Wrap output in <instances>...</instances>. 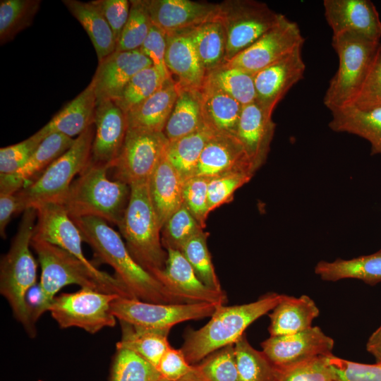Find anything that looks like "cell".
Masks as SVG:
<instances>
[{"label":"cell","mask_w":381,"mask_h":381,"mask_svg":"<svg viewBox=\"0 0 381 381\" xmlns=\"http://www.w3.org/2000/svg\"><path fill=\"white\" fill-rule=\"evenodd\" d=\"M72 220L97 262L113 268L116 278L133 298L153 303H183L133 258L120 234L106 221L95 217Z\"/></svg>","instance_id":"cell-1"},{"label":"cell","mask_w":381,"mask_h":381,"mask_svg":"<svg viewBox=\"0 0 381 381\" xmlns=\"http://www.w3.org/2000/svg\"><path fill=\"white\" fill-rule=\"evenodd\" d=\"M31 246L41 266L39 284L40 301L31 313L35 322L47 310L57 292L68 284H78L97 291L133 298L126 286L115 276L95 271L65 250L47 241L34 238Z\"/></svg>","instance_id":"cell-2"},{"label":"cell","mask_w":381,"mask_h":381,"mask_svg":"<svg viewBox=\"0 0 381 381\" xmlns=\"http://www.w3.org/2000/svg\"><path fill=\"white\" fill-rule=\"evenodd\" d=\"M282 294L269 293L249 303L217 306L210 320L198 329H189L181 348L190 365L213 352L234 345L246 328L277 305Z\"/></svg>","instance_id":"cell-3"},{"label":"cell","mask_w":381,"mask_h":381,"mask_svg":"<svg viewBox=\"0 0 381 381\" xmlns=\"http://www.w3.org/2000/svg\"><path fill=\"white\" fill-rule=\"evenodd\" d=\"M36 220L35 208L23 212L10 248L0 264V293L8 301L15 318L31 337L35 336L36 330L26 294L35 286L37 279V263L30 249Z\"/></svg>","instance_id":"cell-4"},{"label":"cell","mask_w":381,"mask_h":381,"mask_svg":"<svg viewBox=\"0 0 381 381\" xmlns=\"http://www.w3.org/2000/svg\"><path fill=\"white\" fill-rule=\"evenodd\" d=\"M109 168L90 160L71 185L61 204L71 219L95 217L119 226L127 207L131 186L107 176Z\"/></svg>","instance_id":"cell-5"},{"label":"cell","mask_w":381,"mask_h":381,"mask_svg":"<svg viewBox=\"0 0 381 381\" xmlns=\"http://www.w3.org/2000/svg\"><path fill=\"white\" fill-rule=\"evenodd\" d=\"M148 181L130 186L129 201L118 228L133 258L155 276L164 269L167 252L162 243V228L152 203Z\"/></svg>","instance_id":"cell-6"},{"label":"cell","mask_w":381,"mask_h":381,"mask_svg":"<svg viewBox=\"0 0 381 381\" xmlns=\"http://www.w3.org/2000/svg\"><path fill=\"white\" fill-rule=\"evenodd\" d=\"M94 135L95 128L91 126L37 179L16 193L17 214L44 203H63L73 179L90 160Z\"/></svg>","instance_id":"cell-7"},{"label":"cell","mask_w":381,"mask_h":381,"mask_svg":"<svg viewBox=\"0 0 381 381\" xmlns=\"http://www.w3.org/2000/svg\"><path fill=\"white\" fill-rule=\"evenodd\" d=\"M332 45L339 57V67L323 99L331 112L353 104L381 44L344 33L332 35Z\"/></svg>","instance_id":"cell-8"},{"label":"cell","mask_w":381,"mask_h":381,"mask_svg":"<svg viewBox=\"0 0 381 381\" xmlns=\"http://www.w3.org/2000/svg\"><path fill=\"white\" fill-rule=\"evenodd\" d=\"M280 16L265 3L257 1L228 0L220 3L217 20L226 33V62L257 41L278 22Z\"/></svg>","instance_id":"cell-9"},{"label":"cell","mask_w":381,"mask_h":381,"mask_svg":"<svg viewBox=\"0 0 381 381\" xmlns=\"http://www.w3.org/2000/svg\"><path fill=\"white\" fill-rule=\"evenodd\" d=\"M117 294H106L89 288L56 296L48 310L61 328L76 327L90 334L104 327H113L116 318L111 311Z\"/></svg>","instance_id":"cell-10"},{"label":"cell","mask_w":381,"mask_h":381,"mask_svg":"<svg viewBox=\"0 0 381 381\" xmlns=\"http://www.w3.org/2000/svg\"><path fill=\"white\" fill-rule=\"evenodd\" d=\"M219 306L208 303H153L119 297L111 303V311L119 321L135 326L171 329L183 322L211 317Z\"/></svg>","instance_id":"cell-11"},{"label":"cell","mask_w":381,"mask_h":381,"mask_svg":"<svg viewBox=\"0 0 381 381\" xmlns=\"http://www.w3.org/2000/svg\"><path fill=\"white\" fill-rule=\"evenodd\" d=\"M169 142L163 132L127 128L122 147L110 169L113 179L129 186L148 181Z\"/></svg>","instance_id":"cell-12"},{"label":"cell","mask_w":381,"mask_h":381,"mask_svg":"<svg viewBox=\"0 0 381 381\" xmlns=\"http://www.w3.org/2000/svg\"><path fill=\"white\" fill-rule=\"evenodd\" d=\"M304 42L298 24L281 14L278 22L272 28L224 64L254 74L302 49Z\"/></svg>","instance_id":"cell-13"},{"label":"cell","mask_w":381,"mask_h":381,"mask_svg":"<svg viewBox=\"0 0 381 381\" xmlns=\"http://www.w3.org/2000/svg\"><path fill=\"white\" fill-rule=\"evenodd\" d=\"M334 341L318 326L287 335L270 336L261 343L262 351L279 369L332 354Z\"/></svg>","instance_id":"cell-14"},{"label":"cell","mask_w":381,"mask_h":381,"mask_svg":"<svg viewBox=\"0 0 381 381\" xmlns=\"http://www.w3.org/2000/svg\"><path fill=\"white\" fill-rule=\"evenodd\" d=\"M163 270L155 276L183 303H208L225 305L226 293L205 286L197 277L193 268L179 250L168 248Z\"/></svg>","instance_id":"cell-15"},{"label":"cell","mask_w":381,"mask_h":381,"mask_svg":"<svg viewBox=\"0 0 381 381\" xmlns=\"http://www.w3.org/2000/svg\"><path fill=\"white\" fill-rule=\"evenodd\" d=\"M325 16L332 35L350 33L375 42L381 38V21L369 0H325Z\"/></svg>","instance_id":"cell-16"},{"label":"cell","mask_w":381,"mask_h":381,"mask_svg":"<svg viewBox=\"0 0 381 381\" xmlns=\"http://www.w3.org/2000/svg\"><path fill=\"white\" fill-rule=\"evenodd\" d=\"M35 209L37 220L34 238L55 245L79 259L90 269L99 270L84 255L81 234L62 205L44 203Z\"/></svg>","instance_id":"cell-17"},{"label":"cell","mask_w":381,"mask_h":381,"mask_svg":"<svg viewBox=\"0 0 381 381\" xmlns=\"http://www.w3.org/2000/svg\"><path fill=\"white\" fill-rule=\"evenodd\" d=\"M153 25L166 34L217 20L219 4L190 0H144Z\"/></svg>","instance_id":"cell-18"},{"label":"cell","mask_w":381,"mask_h":381,"mask_svg":"<svg viewBox=\"0 0 381 381\" xmlns=\"http://www.w3.org/2000/svg\"><path fill=\"white\" fill-rule=\"evenodd\" d=\"M238 173H255L242 144L235 135L214 133L202 150L194 176L212 179Z\"/></svg>","instance_id":"cell-19"},{"label":"cell","mask_w":381,"mask_h":381,"mask_svg":"<svg viewBox=\"0 0 381 381\" xmlns=\"http://www.w3.org/2000/svg\"><path fill=\"white\" fill-rule=\"evenodd\" d=\"M90 160L111 169L122 147L126 131L125 113L113 100L97 102Z\"/></svg>","instance_id":"cell-20"},{"label":"cell","mask_w":381,"mask_h":381,"mask_svg":"<svg viewBox=\"0 0 381 381\" xmlns=\"http://www.w3.org/2000/svg\"><path fill=\"white\" fill-rule=\"evenodd\" d=\"M298 49L253 74L257 99L273 112L288 91L304 75L306 65Z\"/></svg>","instance_id":"cell-21"},{"label":"cell","mask_w":381,"mask_h":381,"mask_svg":"<svg viewBox=\"0 0 381 381\" xmlns=\"http://www.w3.org/2000/svg\"><path fill=\"white\" fill-rule=\"evenodd\" d=\"M150 66L152 62L140 49L115 51L104 58L92 79L97 102L115 100L137 73Z\"/></svg>","instance_id":"cell-22"},{"label":"cell","mask_w":381,"mask_h":381,"mask_svg":"<svg viewBox=\"0 0 381 381\" xmlns=\"http://www.w3.org/2000/svg\"><path fill=\"white\" fill-rule=\"evenodd\" d=\"M166 37L165 62L176 87L200 91L205 83L207 71L193 44L190 29L169 32Z\"/></svg>","instance_id":"cell-23"},{"label":"cell","mask_w":381,"mask_h":381,"mask_svg":"<svg viewBox=\"0 0 381 381\" xmlns=\"http://www.w3.org/2000/svg\"><path fill=\"white\" fill-rule=\"evenodd\" d=\"M272 114L257 101L243 106L236 136L255 171L265 162L270 150L276 127Z\"/></svg>","instance_id":"cell-24"},{"label":"cell","mask_w":381,"mask_h":381,"mask_svg":"<svg viewBox=\"0 0 381 381\" xmlns=\"http://www.w3.org/2000/svg\"><path fill=\"white\" fill-rule=\"evenodd\" d=\"M97 97L92 80L78 96L66 104L33 135L40 141L53 133L73 138L79 136L95 121Z\"/></svg>","instance_id":"cell-25"},{"label":"cell","mask_w":381,"mask_h":381,"mask_svg":"<svg viewBox=\"0 0 381 381\" xmlns=\"http://www.w3.org/2000/svg\"><path fill=\"white\" fill-rule=\"evenodd\" d=\"M75 140L61 133H53L46 137L16 173L0 175V193H16L34 181L73 145Z\"/></svg>","instance_id":"cell-26"},{"label":"cell","mask_w":381,"mask_h":381,"mask_svg":"<svg viewBox=\"0 0 381 381\" xmlns=\"http://www.w3.org/2000/svg\"><path fill=\"white\" fill-rule=\"evenodd\" d=\"M183 183L184 179L164 153L148 181L152 203L161 228L183 204Z\"/></svg>","instance_id":"cell-27"},{"label":"cell","mask_w":381,"mask_h":381,"mask_svg":"<svg viewBox=\"0 0 381 381\" xmlns=\"http://www.w3.org/2000/svg\"><path fill=\"white\" fill-rule=\"evenodd\" d=\"M200 96L204 124L217 133L236 136L243 106L207 80Z\"/></svg>","instance_id":"cell-28"},{"label":"cell","mask_w":381,"mask_h":381,"mask_svg":"<svg viewBox=\"0 0 381 381\" xmlns=\"http://www.w3.org/2000/svg\"><path fill=\"white\" fill-rule=\"evenodd\" d=\"M177 95L172 78L165 80L156 92L126 114L128 128L163 132Z\"/></svg>","instance_id":"cell-29"},{"label":"cell","mask_w":381,"mask_h":381,"mask_svg":"<svg viewBox=\"0 0 381 381\" xmlns=\"http://www.w3.org/2000/svg\"><path fill=\"white\" fill-rule=\"evenodd\" d=\"M319 313L318 307L308 296L294 297L282 294L269 315L270 334L272 337L287 335L309 329Z\"/></svg>","instance_id":"cell-30"},{"label":"cell","mask_w":381,"mask_h":381,"mask_svg":"<svg viewBox=\"0 0 381 381\" xmlns=\"http://www.w3.org/2000/svg\"><path fill=\"white\" fill-rule=\"evenodd\" d=\"M329 127L335 132L367 140L371 145V155H381V107L364 110L349 106L335 110L332 111Z\"/></svg>","instance_id":"cell-31"},{"label":"cell","mask_w":381,"mask_h":381,"mask_svg":"<svg viewBox=\"0 0 381 381\" xmlns=\"http://www.w3.org/2000/svg\"><path fill=\"white\" fill-rule=\"evenodd\" d=\"M315 273L327 282L356 279L370 285L377 284L381 282V250L349 260L320 261L315 265Z\"/></svg>","instance_id":"cell-32"},{"label":"cell","mask_w":381,"mask_h":381,"mask_svg":"<svg viewBox=\"0 0 381 381\" xmlns=\"http://www.w3.org/2000/svg\"><path fill=\"white\" fill-rule=\"evenodd\" d=\"M62 2L86 31L95 49L98 62L116 51V42L113 32L93 1L64 0Z\"/></svg>","instance_id":"cell-33"},{"label":"cell","mask_w":381,"mask_h":381,"mask_svg":"<svg viewBox=\"0 0 381 381\" xmlns=\"http://www.w3.org/2000/svg\"><path fill=\"white\" fill-rule=\"evenodd\" d=\"M119 322L121 338L116 345V349L131 350L157 368L161 358L171 346L168 341L170 329L141 327Z\"/></svg>","instance_id":"cell-34"},{"label":"cell","mask_w":381,"mask_h":381,"mask_svg":"<svg viewBox=\"0 0 381 381\" xmlns=\"http://www.w3.org/2000/svg\"><path fill=\"white\" fill-rule=\"evenodd\" d=\"M177 89L176 100L163 131L169 141L192 133L204 125L200 91Z\"/></svg>","instance_id":"cell-35"},{"label":"cell","mask_w":381,"mask_h":381,"mask_svg":"<svg viewBox=\"0 0 381 381\" xmlns=\"http://www.w3.org/2000/svg\"><path fill=\"white\" fill-rule=\"evenodd\" d=\"M214 133L204 124L195 132L169 142L165 155L184 181L194 176L202 150Z\"/></svg>","instance_id":"cell-36"},{"label":"cell","mask_w":381,"mask_h":381,"mask_svg":"<svg viewBox=\"0 0 381 381\" xmlns=\"http://www.w3.org/2000/svg\"><path fill=\"white\" fill-rule=\"evenodd\" d=\"M190 35L207 73L226 62V33L219 20L207 22L190 29Z\"/></svg>","instance_id":"cell-37"},{"label":"cell","mask_w":381,"mask_h":381,"mask_svg":"<svg viewBox=\"0 0 381 381\" xmlns=\"http://www.w3.org/2000/svg\"><path fill=\"white\" fill-rule=\"evenodd\" d=\"M206 80L242 106L257 99L253 74L225 64L207 73Z\"/></svg>","instance_id":"cell-38"},{"label":"cell","mask_w":381,"mask_h":381,"mask_svg":"<svg viewBox=\"0 0 381 381\" xmlns=\"http://www.w3.org/2000/svg\"><path fill=\"white\" fill-rule=\"evenodd\" d=\"M234 346L241 381H277L278 368L250 344L245 334Z\"/></svg>","instance_id":"cell-39"},{"label":"cell","mask_w":381,"mask_h":381,"mask_svg":"<svg viewBox=\"0 0 381 381\" xmlns=\"http://www.w3.org/2000/svg\"><path fill=\"white\" fill-rule=\"evenodd\" d=\"M41 1L1 0L0 1V42L13 40L20 31L31 25Z\"/></svg>","instance_id":"cell-40"},{"label":"cell","mask_w":381,"mask_h":381,"mask_svg":"<svg viewBox=\"0 0 381 381\" xmlns=\"http://www.w3.org/2000/svg\"><path fill=\"white\" fill-rule=\"evenodd\" d=\"M167 80L153 66L145 68L133 77L114 102L126 114L156 92Z\"/></svg>","instance_id":"cell-41"},{"label":"cell","mask_w":381,"mask_h":381,"mask_svg":"<svg viewBox=\"0 0 381 381\" xmlns=\"http://www.w3.org/2000/svg\"><path fill=\"white\" fill-rule=\"evenodd\" d=\"M207 236L208 234L202 231L187 241L179 250L205 286L217 291H223L207 247Z\"/></svg>","instance_id":"cell-42"},{"label":"cell","mask_w":381,"mask_h":381,"mask_svg":"<svg viewBox=\"0 0 381 381\" xmlns=\"http://www.w3.org/2000/svg\"><path fill=\"white\" fill-rule=\"evenodd\" d=\"M157 368L135 352L116 349L109 381H157Z\"/></svg>","instance_id":"cell-43"},{"label":"cell","mask_w":381,"mask_h":381,"mask_svg":"<svg viewBox=\"0 0 381 381\" xmlns=\"http://www.w3.org/2000/svg\"><path fill=\"white\" fill-rule=\"evenodd\" d=\"M128 19L117 42L116 52L140 49L152 26L144 0L130 1Z\"/></svg>","instance_id":"cell-44"},{"label":"cell","mask_w":381,"mask_h":381,"mask_svg":"<svg viewBox=\"0 0 381 381\" xmlns=\"http://www.w3.org/2000/svg\"><path fill=\"white\" fill-rule=\"evenodd\" d=\"M202 231L203 228L183 204L162 228L163 247L179 250L187 241Z\"/></svg>","instance_id":"cell-45"},{"label":"cell","mask_w":381,"mask_h":381,"mask_svg":"<svg viewBox=\"0 0 381 381\" xmlns=\"http://www.w3.org/2000/svg\"><path fill=\"white\" fill-rule=\"evenodd\" d=\"M234 345L213 352L195 365L203 381H241Z\"/></svg>","instance_id":"cell-46"},{"label":"cell","mask_w":381,"mask_h":381,"mask_svg":"<svg viewBox=\"0 0 381 381\" xmlns=\"http://www.w3.org/2000/svg\"><path fill=\"white\" fill-rule=\"evenodd\" d=\"M327 361L335 381H381V363H360L333 354Z\"/></svg>","instance_id":"cell-47"},{"label":"cell","mask_w":381,"mask_h":381,"mask_svg":"<svg viewBox=\"0 0 381 381\" xmlns=\"http://www.w3.org/2000/svg\"><path fill=\"white\" fill-rule=\"evenodd\" d=\"M209 179L194 176L184 181L183 205L204 229L209 214L207 186Z\"/></svg>","instance_id":"cell-48"},{"label":"cell","mask_w":381,"mask_h":381,"mask_svg":"<svg viewBox=\"0 0 381 381\" xmlns=\"http://www.w3.org/2000/svg\"><path fill=\"white\" fill-rule=\"evenodd\" d=\"M277 381H335L327 356H319L279 369Z\"/></svg>","instance_id":"cell-49"},{"label":"cell","mask_w":381,"mask_h":381,"mask_svg":"<svg viewBox=\"0 0 381 381\" xmlns=\"http://www.w3.org/2000/svg\"><path fill=\"white\" fill-rule=\"evenodd\" d=\"M253 176L246 173H238L209 179L207 195L210 212L229 202L235 191L247 183Z\"/></svg>","instance_id":"cell-50"},{"label":"cell","mask_w":381,"mask_h":381,"mask_svg":"<svg viewBox=\"0 0 381 381\" xmlns=\"http://www.w3.org/2000/svg\"><path fill=\"white\" fill-rule=\"evenodd\" d=\"M351 106L364 110L381 107V52L380 49Z\"/></svg>","instance_id":"cell-51"},{"label":"cell","mask_w":381,"mask_h":381,"mask_svg":"<svg viewBox=\"0 0 381 381\" xmlns=\"http://www.w3.org/2000/svg\"><path fill=\"white\" fill-rule=\"evenodd\" d=\"M42 141L33 135L14 145L0 149V175H12L21 169Z\"/></svg>","instance_id":"cell-52"},{"label":"cell","mask_w":381,"mask_h":381,"mask_svg":"<svg viewBox=\"0 0 381 381\" xmlns=\"http://www.w3.org/2000/svg\"><path fill=\"white\" fill-rule=\"evenodd\" d=\"M166 49V33L152 25L140 50L165 79H171V76L165 62Z\"/></svg>","instance_id":"cell-53"},{"label":"cell","mask_w":381,"mask_h":381,"mask_svg":"<svg viewBox=\"0 0 381 381\" xmlns=\"http://www.w3.org/2000/svg\"><path fill=\"white\" fill-rule=\"evenodd\" d=\"M93 3L109 25L117 42L128 19L131 3L127 0H97Z\"/></svg>","instance_id":"cell-54"},{"label":"cell","mask_w":381,"mask_h":381,"mask_svg":"<svg viewBox=\"0 0 381 381\" xmlns=\"http://www.w3.org/2000/svg\"><path fill=\"white\" fill-rule=\"evenodd\" d=\"M194 369L186 360L181 349H176L170 346L161 358L157 370L160 377L169 380H178Z\"/></svg>","instance_id":"cell-55"},{"label":"cell","mask_w":381,"mask_h":381,"mask_svg":"<svg viewBox=\"0 0 381 381\" xmlns=\"http://www.w3.org/2000/svg\"><path fill=\"white\" fill-rule=\"evenodd\" d=\"M18 200L16 193H0V235L6 236V229L14 214H17Z\"/></svg>","instance_id":"cell-56"},{"label":"cell","mask_w":381,"mask_h":381,"mask_svg":"<svg viewBox=\"0 0 381 381\" xmlns=\"http://www.w3.org/2000/svg\"><path fill=\"white\" fill-rule=\"evenodd\" d=\"M366 349L381 363V325L370 336L366 343Z\"/></svg>","instance_id":"cell-57"},{"label":"cell","mask_w":381,"mask_h":381,"mask_svg":"<svg viewBox=\"0 0 381 381\" xmlns=\"http://www.w3.org/2000/svg\"><path fill=\"white\" fill-rule=\"evenodd\" d=\"M157 381H203V380L194 365V369L191 372L178 380H169L160 377Z\"/></svg>","instance_id":"cell-58"},{"label":"cell","mask_w":381,"mask_h":381,"mask_svg":"<svg viewBox=\"0 0 381 381\" xmlns=\"http://www.w3.org/2000/svg\"><path fill=\"white\" fill-rule=\"evenodd\" d=\"M380 52H381V46H380Z\"/></svg>","instance_id":"cell-59"},{"label":"cell","mask_w":381,"mask_h":381,"mask_svg":"<svg viewBox=\"0 0 381 381\" xmlns=\"http://www.w3.org/2000/svg\"><path fill=\"white\" fill-rule=\"evenodd\" d=\"M381 250V249H380Z\"/></svg>","instance_id":"cell-60"}]
</instances>
